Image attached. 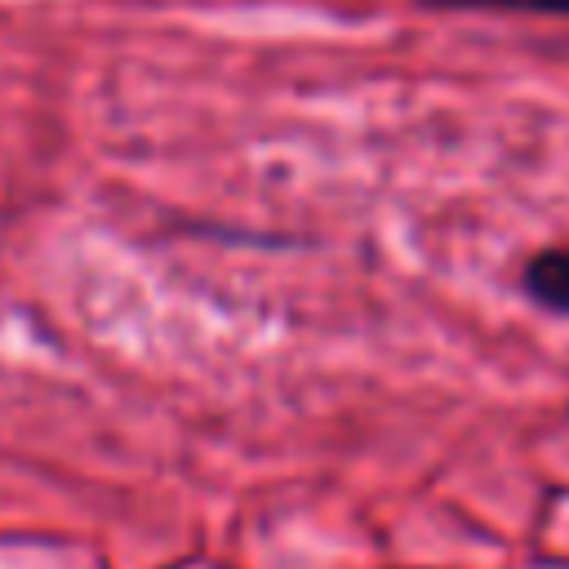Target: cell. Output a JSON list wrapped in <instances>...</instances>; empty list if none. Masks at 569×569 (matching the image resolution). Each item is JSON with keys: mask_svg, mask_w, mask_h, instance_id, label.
I'll use <instances>...</instances> for the list:
<instances>
[{"mask_svg": "<svg viewBox=\"0 0 569 569\" xmlns=\"http://www.w3.org/2000/svg\"><path fill=\"white\" fill-rule=\"evenodd\" d=\"M525 298L547 316H569V244H547L520 267Z\"/></svg>", "mask_w": 569, "mask_h": 569, "instance_id": "1", "label": "cell"}, {"mask_svg": "<svg viewBox=\"0 0 569 569\" xmlns=\"http://www.w3.org/2000/svg\"><path fill=\"white\" fill-rule=\"evenodd\" d=\"M445 9H511V13H560L569 18V0H422Z\"/></svg>", "mask_w": 569, "mask_h": 569, "instance_id": "2", "label": "cell"}]
</instances>
